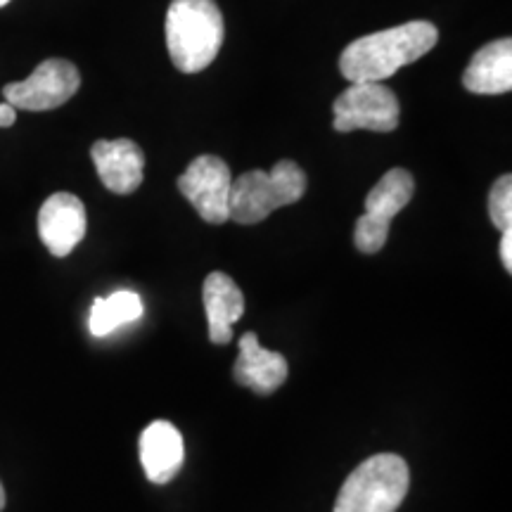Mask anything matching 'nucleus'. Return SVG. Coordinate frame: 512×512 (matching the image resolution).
Returning <instances> with one entry per match:
<instances>
[{
  "label": "nucleus",
  "instance_id": "1",
  "mask_svg": "<svg viewBox=\"0 0 512 512\" xmlns=\"http://www.w3.org/2000/svg\"><path fill=\"white\" fill-rule=\"evenodd\" d=\"M439 29L425 19L356 38L339 57V72L349 83L384 81L406 64L418 62L437 46Z\"/></svg>",
  "mask_w": 512,
  "mask_h": 512
},
{
  "label": "nucleus",
  "instance_id": "2",
  "mask_svg": "<svg viewBox=\"0 0 512 512\" xmlns=\"http://www.w3.org/2000/svg\"><path fill=\"white\" fill-rule=\"evenodd\" d=\"M223 46V15L214 0H171L166 12V48L178 72L197 74Z\"/></svg>",
  "mask_w": 512,
  "mask_h": 512
},
{
  "label": "nucleus",
  "instance_id": "3",
  "mask_svg": "<svg viewBox=\"0 0 512 512\" xmlns=\"http://www.w3.org/2000/svg\"><path fill=\"white\" fill-rule=\"evenodd\" d=\"M306 192L304 169L292 159H283L271 171H247L230 188V219L252 226L275 209L299 202Z\"/></svg>",
  "mask_w": 512,
  "mask_h": 512
},
{
  "label": "nucleus",
  "instance_id": "4",
  "mask_svg": "<svg viewBox=\"0 0 512 512\" xmlns=\"http://www.w3.org/2000/svg\"><path fill=\"white\" fill-rule=\"evenodd\" d=\"M411 489V470L396 453L363 460L339 489L335 512H396Z\"/></svg>",
  "mask_w": 512,
  "mask_h": 512
},
{
  "label": "nucleus",
  "instance_id": "5",
  "mask_svg": "<svg viewBox=\"0 0 512 512\" xmlns=\"http://www.w3.org/2000/svg\"><path fill=\"white\" fill-rule=\"evenodd\" d=\"M335 131L351 133L358 128L375 133H389L399 126L401 105L392 88L382 81L351 83L332 105Z\"/></svg>",
  "mask_w": 512,
  "mask_h": 512
},
{
  "label": "nucleus",
  "instance_id": "6",
  "mask_svg": "<svg viewBox=\"0 0 512 512\" xmlns=\"http://www.w3.org/2000/svg\"><path fill=\"white\" fill-rule=\"evenodd\" d=\"M415 183L406 169H389L366 197V214L356 221L354 245L363 254H377L384 247L394 216L413 200Z\"/></svg>",
  "mask_w": 512,
  "mask_h": 512
},
{
  "label": "nucleus",
  "instance_id": "7",
  "mask_svg": "<svg viewBox=\"0 0 512 512\" xmlns=\"http://www.w3.org/2000/svg\"><path fill=\"white\" fill-rule=\"evenodd\" d=\"M81 74L69 60H46L34 69L29 79L8 83L3 88L5 102L15 110L48 112L62 107L79 91Z\"/></svg>",
  "mask_w": 512,
  "mask_h": 512
},
{
  "label": "nucleus",
  "instance_id": "8",
  "mask_svg": "<svg viewBox=\"0 0 512 512\" xmlns=\"http://www.w3.org/2000/svg\"><path fill=\"white\" fill-rule=\"evenodd\" d=\"M230 188H233V176H230L228 164L214 155L192 159L183 176L178 178L181 195L204 221L214 226L230 221Z\"/></svg>",
  "mask_w": 512,
  "mask_h": 512
},
{
  "label": "nucleus",
  "instance_id": "9",
  "mask_svg": "<svg viewBox=\"0 0 512 512\" xmlns=\"http://www.w3.org/2000/svg\"><path fill=\"white\" fill-rule=\"evenodd\" d=\"M86 207L72 192H55L38 211V235L53 256H69L86 238Z\"/></svg>",
  "mask_w": 512,
  "mask_h": 512
},
{
  "label": "nucleus",
  "instance_id": "10",
  "mask_svg": "<svg viewBox=\"0 0 512 512\" xmlns=\"http://www.w3.org/2000/svg\"><path fill=\"white\" fill-rule=\"evenodd\" d=\"M91 157L102 185L114 195H131L143 183L145 155L133 140H98L91 147Z\"/></svg>",
  "mask_w": 512,
  "mask_h": 512
},
{
  "label": "nucleus",
  "instance_id": "11",
  "mask_svg": "<svg viewBox=\"0 0 512 512\" xmlns=\"http://www.w3.org/2000/svg\"><path fill=\"white\" fill-rule=\"evenodd\" d=\"M140 463L152 484H169L185 460L183 434L169 420H155L140 434Z\"/></svg>",
  "mask_w": 512,
  "mask_h": 512
},
{
  "label": "nucleus",
  "instance_id": "12",
  "mask_svg": "<svg viewBox=\"0 0 512 512\" xmlns=\"http://www.w3.org/2000/svg\"><path fill=\"white\" fill-rule=\"evenodd\" d=\"M240 356L235 361L233 375L242 387L252 389L254 394L268 396L278 392L287 380L290 366H287V358L278 351H266L259 344L256 332H245L240 337Z\"/></svg>",
  "mask_w": 512,
  "mask_h": 512
},
{
  "label": "nucleus",
  "instance_id": "13",
  "mask_svg": "<svg viewBox=\"0 0 512 512\" xmlns=\"http://www.w3.org/2000/svg\"><path fill=\"white\" fill-rule=\"evenodd\" d=\"M204 311H207L209 339L214 344H228L233 339V325L245 313V297L233 278L221 271L207 275L202 287Z\"/></svg>",
  "mask_w": 512,
  "mask_h": 512
},
{
  "label": "nucleus",
  "instance_id": "14",
  "mask_svg": "<svg viewBox=\"0 0 512 512\" xmlns=\"http://www.w3.org/2000/svg\"><path fill=\"white\" fill-rule=\"evenodd\" d=\"M463 86L475 95H503L512 88V41L498 38L477 50L463 74Z\"/></svg>",
  "mask_w": 512,
  "mask_h": 512
},
{
  "label": "nucleus",
  "instance_id": "15",
  "mask_svg": "<svg viewBox=\"0 0 512 512\" xmlns=\"http://www.w3.org/2000/svg\"><path fill=\"white\" fill-rule=\"evenodd\" d=\"M145 306L138 292L117 290L110 297H98L93 302L91 318H88V328L95 337H107L121 325L136 323L143 316Z\"/></svg>",
  "mask_w": 512,
  "mask_h": 512
},
{
  "label": "nucleus",
  "instance_id": "16",
  "mask_svg": "<svg viewBox=\"0 0 512 512\" xmlns=\"http://www.w3.org/2000/svg\"><path fill=\"white\" fill-rule=\"evenodd\" d=\"M489 216L491 223L501 230L512 228V176L505 174L498 178L489 195Z\"/></svg>",
  "mask_w": 512,
  "mask_h": 512
},
{
  "label": "nucleus",
  "instance_id": "17",
  "mask_svg": "<svg viewBox=\"0 0 512 512\" xmlns=\"http://www.w3.org/2000/svg\"><path fill=\"white\" fill-rule=\"evenodd\" d=\"M501 261L505 266V271L512 273V228L503 230V240H501Z\"/></svg>",
  "mask_w": 512,
  "mask_h": 512
},
{
  "label": "nucleus",
  "instance_id": "18",
  "mask_svg": "<svg viewBox=\"0 0 512 512\" xmlns=\"http://www.w3.org/2000/svg\"><path fill=\"white\" fill-rule=\"evenodd\" d=\"M17 121V110L8 102H0V128H8Z\"/></svg>",
  "mask_w": 512,
  "mask_h": 512
},
{
  "label": "nucleus",
  "instance_id": "19",
  "mask_svg": "<svg viewBox=\"0 0 512 512\" xmlns=\"http://www.w3.org/2000/svg\"><path fill=\"white\" fill-rule=\"evenodd\" d=\"M5 508V489H3V484H0V510Z\"/></svg>",
  "mask_w": 512,
  "mask_h": 512
},
{
  "label": "nucleus",
  "instance_id": "20",
  "mask_svg": "<svg viewBox=\"0 0 512 512\" xmlns=\"http://www.w3.org/2000/svg\"><path fill=\"white\" fill-rule=\"evenodd\" d=\"M8 3H10V0H0V8H5Z\"/></svg>",
  "mask_w": 512,
  "mask_h": 512
}]
</instances>
